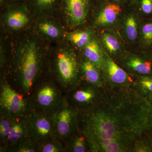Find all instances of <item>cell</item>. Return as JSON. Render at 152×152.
<instances>
[{"mask_svg": "<svg viewBox=\"0 0 152 152\" xmlns=\"http://www.w3.org/2000/svg\"><path fill=\"white\" fill-rule=\"evenodd\" d=\"M43 64V56L37 41L26 40L14 58L12 78L9 83L17 91L28 97L41 78Z\"/></svg>", "mask_w": 152, "mask_h": 152, "instance_id": "cell-1", "label": "cell"}, {"mask_svg": "<svg viewBox=\"0 0 152 152\" xmlns=\"http://www.w3.org/2000/svg\"><path fill=\"white\" fill-rule=\"evenodd\" d=\"M65 100V93L53 78L41 77L28 97L32 113L52 116Z\"/></svg>", "mask_w": 152, "mask_h": 152, "instance_id": "cell-2", "label": "cell"}, {"mask_svg": "<svg viewBox=\"0 0 152 152\" xmlns=\"http://www.w3.org/2000/svg\"><path fill=\"white\" fill-rule=\"evenodd\" d=\"M51 65L53 78L65 94L77 84L80 65L73 52L60 49L52 59Z\"/></svg>", "mask_w": 152, "mask_h": 152, "instance_id": "cell-3", "label": "cell"}, {"mask_svg": "<svg viewBox=\"0 0 152 152\" xmlns=\"http://www.w3.org/2000/svg\"><path fill=\"white\" fill-rule=\"evenodd\" d=\"M0 113L12 118L27 117L32 113L28 97L14 89L5 75L0 83Z\"/></svg>", "mask_w": 152, "mask_h": 152, "instance_id": "cell-4", "label": "cell"}, {"mask_svg": "<svg viewBox=\"0 0 152 152\" xmlns=\"http://www.w3.org/2000/svg\"><path fill=\"white\" fill-rule=\"evenodd\" d=\"M79 112L66 101L52 115L55 137L65 145L71 135L78 128Z\"/></svg>", "mask_w": 152, "mask_h": 152, "instance_id": "cell-5", "label": "cell"}, {"mask_svg": "<svg viewBox=\"0 0 152 152\" xmlns=\"http://www.w3.org/2000/svg\"><path fill=\"white\" fill-rule=\"evenodd\" d=\"M27 122L29 137L38 146L55 138L51 116L32 113Z\"/></svg>", "mask_w": 152, "mask_h": 152, "instance_id": "cell-6", "label": "cell"}, {"mask_svg": "<svg viewBox=\"0 0 152 152\" xmlns=\"http://www.w3.org/2000/svg\"><path fill=\"white\" fill-rule=\"evenodd\" d=\"M93 0H61V7L69 26L74 28L84 23Z\"/></svg>", "mask_w": 152, "mask_h": 152, "instance_id": "cell-7", "label": "cell"}, {"mask_svg": "<svg viewBox=\"0 0 152 152\" xmlns=\"http://www.w3.org/2000/svg\"><path fill=\"white\" fill-rule=\"evenodd\" d=\"M99 12L95 24L99 27L110 26L115 23L122 12V6L110 0H100L97 2Z\"/></svg>", "mask_w": 152, "mask_h": 152, "instance_id": "cell-8", "label": "cell"}, {"mask_svg": "<svg viewBox=\"0 0 152 152\" xmlns=\"http://www.w3.org/2000/svg\"><path fill=\"white\" fill-rule=\"evenodd\" d=\"M9 6L10 7L5 17L6 25L11 30L22 29L29 22L27 10V5L24 1L21 3H14L13 1Z\"/></svg>", "mask_w": 152, "mask_h": 152, "instance_id": "cell-9", "label": "cell"}, {"mask_svg": "<svg viewBox=\"0 0 152 152\" xmlns=\"http://www.w3.org/2000/svg\"><path fill=\"white\" fill-rule=\"evenodd\" d=\"M27 117L12 118V129L7 141L5 152H10L19 143L29 137Z\"/></svg>", "mask_w": 152, "mask_h": 152, "instance_id": "cell-10", "label": "cell"}, {"mask_svg": "<svg viewBox=\"0 0 152 152\" xmlns=\"http://www.w3.org/2000/svg\"><path fill=\"white\" fill-rule=\"evenodd\" d=\"M83 54L86 60L92 63L99 69L105 67V58L99 43L95 39H92L84 48Z\"/></svg>", "mask_w": 152, "mask_h": 152, "instance_id": "cell-11", "label": "cell"}, {"mask_svg": "<svg viewBox=\"0 0 152 152\" xmlns=\"http://www.w3.org/2000/svg\"><path fill=\"white\" fill-rule=\"evenodd\" d=\"M77 128L69 137L65 144V152H86L88 151V148H89L87 147L88 146L90 147L84 134L81 131L80 132H77Z\"/></svg>", "mask_w": 152, "mask_h": 152, "instance_id": "cell-12", "label": "cell"}, {"mask_svg": "<svg viewBox=\"0 0 152 152\" xmlns=\"http://www.w3.org/2000/svg\"><path fill=\"white\" fill-rule=\"evenodd\" d=\"M105 68L111 80L116 83H122L127 78V75L124 70L119 66L115 62L106 55Z\"/></svg>", "mask_w": 152, "mask_h": 152, "instance_id": "cell-13", "label": "cell"}, {"mask_svg": "<svg viewBox=\"0 0 152 152\" xmlns=\"http://www.w3.org/2000/svg\"><path fill=\"white\" fill-rule=\"evenodd\" d=\"M99 68L92 63L85 60L80 64V69L88 83L98 86L100 82V75Z\"/></svg>", "mask_w": 152, "mask_h": 152, "instance_id": "cell-14", "label": "cell"}, {"mask_svg": "<svg viewBox=\"0 0 152 152\" xmlns=\"http://www.w3.org/2000/svg\"><path fill=\"white\" fill-rule=\"evenodd\" d=\"M126 64L128 68L138 73L148 75L152 72V63L137 56L129 57L126 61Z\"/></svg>", "mask_w": 152, "mask_h": 152, "instance_id": "cell-15", "label": "cell"}, {"mask_svg": "<svg viewBox=\"0 0 152 152\" xmlns=\"http://www.w3.org/2000/svg\"><path fill=\"white\" fill-rule=\"evenodd\" d=\"M124 34L128 41L134 42L140 36V28L135 16L130 14L126 17L124 24Z\"/></svg>", "mask_w": 152, "mask_h": 152, "instance_id": "cell-16", "label": "cell"}, {"mask_svg": "<svg viewBox=\"0 0 152 152\" xmlns=\"http://www.w3.org/2000/svg\"><path fill=\"white\" fill-rule=\"evenodd\" d=\"M66 38L77 48H84L92 39L93 33L89 30L75 31L67 34Z\"/></svg>", "mask_w": 152, "mask_h": 152, "instance_id": "cell-17", "label": "cell"}, {"mask_svg": "<svg viewBox=\"0 0 152 152\" xmlns=\"http://www.w3.org/2000/svg\"><path fill=\"white\" fill-rule=\"evenodd\" d=\"M12 118L0 113V152H5L6 145L11 132Z\"/></svg>", "mask_w": 152, "mask_h": 152, "instance_id": "cell-18", "label": "cell"}, {"mask_svg": "<svg viewBox=\"0 0 152 152\" xmlns=\"http://www.w3.org/2000/svg\"><path fill=\"white\" fill-rule=\"evenodd\" d=\"M102 38L104 46L110 53L117 54L121 52L122 46L115 35L110 32H104Z\"/></svg>", "mask_w": 152, "mask_h": 152, "instance_id": "cell-19", "label": "cell"}, {"mask_svg": "<svg viewBox=\"0 0 152 152\" xmlns=\"http://www.w3.org/2000/svg\"><path fill=\"white\" fill-rule=\"evenodd\" d=\"M28 6L40 12L53 10L61 5V0H23Z\"/></svg>", "mask_w": 152, "mask_h": 152, "instance_id": "cell-20", "label": "cell"}, {"mask_svg": "<svg viewBox=\"0 0 152 152\" xmlns=\"http://www.w3.org/2000/svg\"><path fill=\"white\" fill-rule=\"evenodd\" d=\"M40 32L51 39L59 38L61 34V29L55 23L51 21H42L38 25Z\"/></svg>", "mask_w": 152, "mask_h": 152, "instance_id": "cell-21", "label": "cell"}, {"mask_svg": "<svg viewBox=\"0 0 152 152\" xmlns=\"http://www.w3.org/2000/svg\"><path fill=\"white\" fill-rule=\"evenodd\" d=\"M140 37L143 47H152V20L145 23L140 28Z\"/></svg>", "mask_w": 152, "mask_h": 152, "instance_id": "cell-22", "label": "cell"}, {"mask_svg": "<svg viewBox=\"0 0 152 152\" xmlns=\"http://www.w3.org/2000/svg\"><path fill=\"white\" fill-rule=\"evenodd\" d=\"M38 152H65V148L61 142L54 138L39 145Z\"/></svg>", "mask_w": 152, "mask_h": 152, "instance_id": "cell-23", "label": "cell"}, {"mask_svg": "<svg viewBox=\"0 0 152 152\" xmlns=\"http://www.w3.org/2000/svg\"><path fill=\"white\" fill-rule=\"evenodd\" d=\"M129 5L145 16H152V0H132Z\"/></svg>", "mask_w": 152, "mask_h": 152, "instance_id": "cell-24", "label": "cell"}, {"mask_svg": "<svg viewBox=\"0 0 152 152\" xmlns=\"http://www.w3.org/2000/svg\"><path fill=\"white\" fill-rule=\"evenodd\" d=\"M38 147L37 144L28 137L19 143L10 152H38Z\"/></svg>", "mask_w": 152, "mask_h": 152, "instance_id": "cell-25", "label": "cell"}, {"mask_svg": "<svg viewBox=\"0 0 152 152\" xmlns=\"http://www.w3.org/2000/svg\"><path fill=\"white\" fill-rule=\"evenodd\" d=\"M141 84L144 88L152 92V79L144 77L141 80Z\"/></svg>", "mask_w": 152, "mask_h": 152, "instance_id": "cell-26", "label": "cell"}, {"mask_svg": "<svg viewBox=\"0 0 152 152\" xmlns=\"http://www.w3.org/2000/svg\"><path fill=\"white\" fill-rule=\"evenodd\" d=\"M113 2L117 3L121 5L124 6L126 5H129L132 0H110Z\"/></svg>", "mask_w": 152, "mask_h": 152, "instance_id": "cell-27", "label": "cell"}, {"mask_svg": "<svg viewBox=\"0 0 152 152\" xmlns=\"http://www.w3.org/2000/svg\"><path fill=\"white\" fill-rule=\"evenodd\" d=\"M96 2H97L98 1H100V0H96Z\"/></svg>", "mask_w": 152, "mask_h": 152, "instance_id": "cell-28", "label": "cell"}]
</instances>
